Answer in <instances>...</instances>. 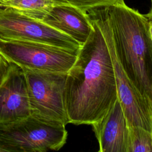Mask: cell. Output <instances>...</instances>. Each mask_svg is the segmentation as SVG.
Returning a JSON list of instances; mask_svg holds the SVG:
<instances>
[{"mask_svg": "<svg viewBox=\"0 0 152 152\" xmlns=\"http://www.w3.org/2000/svg\"><path fill=\"white\" fill-rule=\"evenodd\" d=\"M90 20L93 30L80 49L65 83L68 123L75 125H91L99 121L118 98L109 49L100 28Z\"/></svg>", "mask_w": 152, "mask_h": 152, "instance_id": "1", "label": "cell"}, {"mask_svg": "<svg viewBox=\"0 0 152 152\" xmlns=\"http://www.w3.org/2000/svg\"><path fill=\"white\" fill-rule=\"evenodd\" d=\"M118 59L141 94L152 105V42L149 20L124 0L104 6Z\"/></svg>", "mask_w": 152, "mask_h": 152, "instance_id": "2", "label": "cell"}, {"mask_svg": "<svg viewBox=\"0 0 152 152\" xmlns=\"http://www.w3.org/2000/svg\"><path fill=\"white\" fill-rule=\"evenodd\" d=\"M23 70L28 95L30 115L46 124L66 126L65 103L67 73Z\"/></svg>", "mask_w": 152, "mask_h": 152, "instance_id": "3", "label": "cell"}, {"mask_svg": "<svg viewBox=\"0 0 152 152\" xmlns=\"http://www.w3.org/2000/svg\"><path fill=\"white\" fill-rule=\"evenodd\" d=\"M67 136L65 126L48 124L29 115L0 125V147L4 152L56 151Z\"/></svg>", "mask_w": 152, "mask_h": 152, "instance_id": "4", "label": "cell"}, {"mask_svg": "<svg viewBox=\"0 0 152 152\" xmlns=\"http://www.w3.org/2000/svg\"><path fill=\"white\" fill-rule=\"evenodd\" d=\"M87 13L89 18L99 26L104 37L113 64L118 97L128 125L141 126L152 132V105L131 82L118 59L104 6L90 10Z\"/></svg>", "mask_w": 152, "mask_h": 152, "instance_id": "5", "label": "cell"}, {"mask_svg": "<svg viewBox=\"0 0 152 152\" xmlns=\"http://www.w3.org/2000/svg\"><path fill=\"white\" fill-rule=\"evenodd\" d=\"M78 52L40 42L0 39V55L21 69L67 73Z\"/></svg>", "mask_w": 152, "mask_h": 152, "instance_id": "6", "label": "cell"}, {"mask_svg": "<svg viewBox=\"0 0 152 152\" xmlns=\"http://www.w3.org/2000/svg\"><path fill=\"white\" fill-rule=\"evenodd\" d=\"M0 39L36 42L79 50L81 46L67 34L42 20L12 8L0 7Z\"/></svg>", "mask_w": 152, "mask_h": 152, "instance_id": "7", "label": "cell"}, {"mask_svg": "<svg viewBox=\"0 0 152 152\" xmlns=\"http://www.w3.org/2000/svg\"><path fill=\"white\" fill-rule=\"evenodd\" d=\"M29 115V99L23 70L10 63L0 84V125Z\"/></svg>", "mask_w": 152, "mask_h": 152, "instance_id": "8", "label": "cell"}, {"mask_svg": "<svg viewBox=\"0 0 152 152\" xmlns=\"http://www.w3.org/2000/svg\"><path fill=\"white\" fill-rule=\"evenodd\" d=\"M100 152H129V125L118 99L99 121L91 124Z\"/></svg>", "mask_w": 152, "mask_h": 152, "instance_id": "9", "label": "cell"}, {"mask_svg": "<svg viewBox=\"0 0 152 152\" xmlns=\"http://www.w3.org/2000/svg\"><path fill=\"white\" fill-rule=\"evenodd\" d=\"M83 46L93 30L87 12L69 5H54L42 20Z\"/></svg>", "mask_w": 152, "mask_h": 152, "instance_id": "10", "label": "cell"}, {"mask_svg": "<svg viewBox=\"0 0 152 152\" xmlns=\"http://www.w3.org/2000/svg\"><path fill=\"white\" fill-rule=\"evenodd\" d=\"M54 4L50 0H1L0 7L12 8L30 17L42 20Z\"/></svg>", "mask_w": 152, "mask_h": 152, "instance_id": "11", "label": "cell"}, {"mask_svg": "<svg viewBox=\"0 0 152 152\" xmlns=\"http://www.w3.org/2000/svg\"><path fill=\"white\" fill-rule=\"evenodd\" d=\"M129 152H152V132L129 125Z\"/></svg>", "mask_w": 152, "mask_h": 152, "instance_id": "12", "label": "cell"}, {"mask_svg": "<svg viewBox=\"0 0 152 152\" xmlns=\"http://www.w3.org/2000/svg\"><path fill=\"white\" fill-rule=\"evenodd\" d=\"M119 0H50L54 5H69L86 12L100 7L107 6Z\"/></svg>", "mask_w": 152, "mask_h": 152, "instance_id": "13", "label": "cell"}, {"mask_svg": "<svg viewBox=\"0 0 152 152\" xmlns=\"http://www.w3.org/2000/svg\"><path fill=\"white\" fill-rule=\"evenodd\" d=\"M9 64L0 55V84L2 81L7 71Z\"/></svg>", "mask_w": 152, "mask_h": 152, "instance_id": "14", "label": "cell"}, {"mask_svg": "<svg viewBox=\"0 0 152 152\" xmlns=\"http://www.w3.org/2000/svg\"><path fill=\"white\" fill-rule=\"evenodd\" d=\"M151 10L150 11H149V12L148 14H147L146 15H145L149 20L151 21H152V0H151Z\"/></svg>", "mask_w": 152, "mask_h": 152, "instance_id": "15", "label": "cell"}, {"mask_svg": "<svg viewBox=\"0 0 152 152\" xmlns=\"http://www.w3.org/2000/svg\"><path fill=\"white\" fill-rule=\"evenodd\" d=\"M149 34L152 42V21L149 20Z\"/></svg>", "mask_w": 152, "mask_h": 152, "instance_id": "16", "label": "cell"}, {"mask_svg": "<svg viewBox=\"0 0 152 152\" xmlns=\"http://www.w3.org/2000/svg\"><path fill=\"white\" fill-rule=\"evenodd\" d=\"M0 152H4V150L0 147Z\"/></svg>", "mask_w": 152, "mask_h": 152, "instance_id": "17", "label": "cell"}, {"mask_svg": "<svg viewBox=\"0 0 152 152\" xmlns=\"http://www.w3.org/2000/svg\"><path fill=\"white\" fill-rule=\"evenodd\" d=\"M0 1H1V0H0Z\"/></svg>", "mask_w": 152, "mask_h": 152, "instance_id": "18", "label": "cell"}]
</instances>
